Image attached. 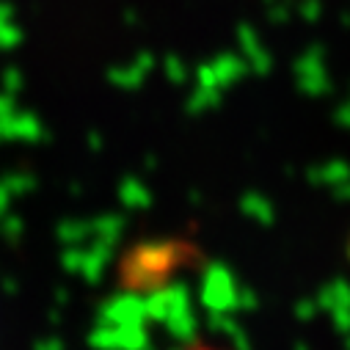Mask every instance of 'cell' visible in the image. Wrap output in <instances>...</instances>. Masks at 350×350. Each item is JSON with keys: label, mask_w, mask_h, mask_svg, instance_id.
Listing matches in <instances>:
<instances>
[{"label": "cell", "mask_w": 350, "mask_h": 350, "mask_svg": "<svg viewBox=\"0 0 350 350\" xmlns=\"http://www.w3.org/2000/svg\"><path fill=\"white\" fill-rule=\"evenodd\" d=\"M183 350H224V347H213V345H188Z\"/></svg>", "instance_id": "cell-1"}]
</instances>
